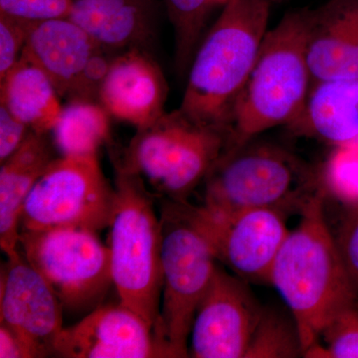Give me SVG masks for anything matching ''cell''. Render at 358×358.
I'll list each match as a JSON object with an SVG mask.
<instances>
[{
  "label": "cell",
  "mask_w": 358,
  "mask_h": 358,
  "mask_svg": "<svg viewBox=\"0 0 358 358\" xmlns=\"http://www.w3.org/2000/svg\"><path fill=\"white\" fill-rule=\"evenodd\" d=\"M287 1H289V0H273V4H281Z\"/></svg>",
  "instance_id": "31"
},
{
  "label": "cell",
  "mask_w": 358,
  "mask_h": 358,
  "mask_svg": "<svg viewBox=\"0 0 358 358\" xmlns=\"http://www.w3.org/2000/svg\"><path fill=\"white\" fill-rule=\"evenodd\" d=\"M72 0H0V13L25 21L69 17Z\"/></svg>",
  "instance_id": "26"
},
{
  "label": "cell",
  "mask_w": 358,
  "mask_h": 358,
  "mask_svg": "<svg viewBox=\"0 0 358 358\" xmlns=\"http://www.w3.org/2000/svg\"><path fill=\"white\" fill-rule=\"evenodd\" d=\"M336 240L346 272L358 294V207L352 208Z\"/></svg>",
  "instance_id": "28"
},
{
  "label": "cell",
  "mask_w": 358,
  "mask_h": 358,
  "mask_svg": "<svg viewBox=\"0 0 358 358\" xmlns=\"http://www.w3.org/2000/svg\"><path fill=\"white\" fill-rule=\"evenodd\" d=\"M322 182L341 203L358 207V143L334 147L322 169Z\"/></svg>",
  "instance_id": "24"
},
{
  "label": "cell",
  "mask_w": 358,
  "mask_h": 358,
  "mask_svg": "<svg viewBox=\"0 0 358 358\" xmlns=\"http://www.w3.org/2000/svg\"><path fill=\"white\" fill-rule=\"evenodd\" d=\"M53 355L66 358L171 357L145 320L122 303L98 306L54 341Z\"/></svg>",
  "instance_id": "12"
},
{
  "label": "cell",
  "mask_w": 358,
  "mask_h": 358,
  "mask_svg": "<svg viewBox=\"0 0 358 358\" xmlns=\"http://www.w3.org/2000/svg\"><path fill=\"white\" fill-rule=\"evenodd\" d=\"M305 355L293 317L263 308L244 358H294Z\"/></svg>",
  "instance_id": "23"
},
{
  "label": "cell",
  "mask_w": 358,
  "mask_h": 358,
  "mask_svg": "<svg viewBox=\"0 0 358 358\" xmlns=\"http://www.w3.org/2000/svg\"><path fill=\"white\" fill-rule=\"evenodd\" d=\"M63 307L48 282L21 254L7 259L0 275V322L24 339L37 357L53 355Z\"/></svg>",
  "instance_id": "13"
},
{
  "label": "cell",
  "mask_w": 358,
  "mask_h": 358,
  "mask_svg": "<svg viewBox=\"0 0 358 358\" xmlns=\"http://www.w3.org/2000/svg\"><path fill=\"white\" fill-rule=\"evenodd\" d=\"M167 84L159 64L141 47L115 56L103 80L99 103L110 115L136 129L164 114Z\"/></svg>",
  "instance_id": "14"
},
{
  "label": "cell",
  "mask_w": 358,
  "mask_h": 358,
  "mask_svg": "<svg viewBox=\"0 0 358 358\" xmlns=\"http://www.w3.org/2000/svg\"><path fill=\"white\" fill-rule=\"evenodd\" d=\"M0 103L31 131L47 134L55 127L63 107L48 76L24 57L0 80Z\"/></svg>",
  "instance_id": "20"
},
{
  "label": "cell",
  "mask_w": 358,
  "mask_h": 358,
  "mask_svg": "<svg viewBox=\"0 0 358 358\" xmlns=\"http://www.w3.org/2000/svg\"><path fill=\"white\" fill-rule=\"evenodd\" d=\"M301 215L275 256L268 282L288 305L306 353L319 343L336 313L357 303L358 294L327 225L324 189L308 202Z\"/></svg>",
  "instance_id": "1"
},
{
  "label": "cell",
  "mask_w": 358,
  "mask_h": 358,
  "mask_svg": "<svg viewBox=\"0 0 358 358\" xmlns=\"http://www.w3.org/2000/svg\"><path fill=\"white\" fill-rule=\"evenodd\" d=\"M27 126L0 103V162H4L20 147L30 133Z\"/></svg>",
  "instance_id": "29"
},
{
  "label": "cell",
  "mask_w": 358,
  "mask_h": 358,
  "mask_svg": "<svg viewBox=\"0 0 358 358\" xmlns=\"http://www.w3.org/2000/svg\"><path fill=\"white\" fill-rule=\"evenodd\" d=\"M115 189L103 176L98 155H61L47 167L26 200L20 231L59 227H109Z\"/></svg>",
  "instance_id": "9"
},
{
  "label": "cell",
  "mask_w": 358,
  "mask_h": 358,
  "mask_svg": "<svg viewBox=\"0 0 358 358\" xmlns=\"http://www.w3.org/2000/svg\"><path fill=\"white\" fill-rule=\"evenodd\" d=\"M262 312L243 279L217 267L193 320L189 357L244 358Z\"/></svg>",
  "instance_id": "11"
},
{
  "label": "cell",
  "mask_w": 358,
  "mask_h": 358,
  "mask_svg": "<svg viewBox=\"0 0 358 358\" xmlns=\"http://www.w3.org/2000/svg\"><path fill=\"white\" fill-rule=\"evenodd\" d=\"M37 358L31 346L0 322V358Z\"/></svg>",
  "instance_id": "30"
},
{
  "label": "cell",
  "mask_w": 358,
  "mask_h": 358,
  "mask_svg": "<svg viewBox=\"0 0 358 358\" xmlns=\"http://www.w3.org/2000/svg\"><path fill=\"white\" fill-rule=\"evenodd\" d=\"M230 145L226 131L195 124L176 110L136 129L117 166L174 202H183Z\"/></svg>",
  "instance_id": "6"
},
{
  "label": "cell",
  "mask_w": 358,
  "mask_h": 358,
  "mask_svg": "<svg viewBox=\"0 0 358 358\" xmlns=\"http://www.w3.org/2000/svg\"><path fill=\"white\" fill-rule=\"evenodd\" d=\"M313 169L270 143L229 148L204 179L203 206L215 211H301L322 190Z\"/></svg>",
  "instance_id": "5"
},
{
  "label": "cell",
  "mask_w": 358,
  "mask_h": 358,
  "mask_svg": "<svg viewBox=\"0 0 358 358\" xmlns=\"http://www.w3.org/2000/svg\"><path fill=\"white\" fill-rule=\"evenodd\" d=\"M162 307L159 338L173 357H187L193 320L215 274V255L178 203L162 212Z\"/></svg>",
  "instance_id": "7"
},
{
  "label": "cell",
  "mask_w": 358,
  "mask_h": 358,
  "mask_svg": "<svg viewBox=\"0 0 358 358\" xmlns=\"http://www.w3.org/2000/svg\"><path fill=\"white\" fill-rule=\"evenodd\" d=\"M46 134L30 131L0 169V247L7 259L20 255V221L35 183L55 159Z\"/></svg>",
  "instance_id": "17"
},
{
  "label": "cell",
  "mask_w": 358,
  "mask_h": 358,
  "mask_svg": "<svg viewBox=\"0 0 358 358\" xmlns=\"http://www.w3.org/2000/svg\"><path fill=\"white\" fill-rule=\"evenodd\" d=\"M176 33V64L179 74L189 70L214 0H164Z\"/></svg>",
  "instance_id": "22"
},
{
  "label": "cell",
  "mask_w": 358,
  "mask_h": 358,
  "mask_svg": "<svg viewBox=\"0 0 358 358\" xmlns=\"http://www.w3.org/2000/svg\"><path fill=\"white\" fill-rule=\"evenodd\" d=\"M199 231L217 260L241 279L268 282L278 252L289 231L284 213L274 209L215 211L176 202Z\"/></svg>",
  "instance_id": "10"
},
{
  "label": "cell",
  "mask_w": 358,
  "mask_h": 358,
  "mask_svg": "<svg viewBox=\"0 0 358 358\" xmlns=\"http://www.w3.org/2000/svg\"><path fill=\"white\" fill-rule=\"evenodd\" d=\"M99 47L69 18H56L29 23L21 57L43 71L59 96L71 99Z\"/></svg>",
  "instance_id": "16"
},
{
  "label": "cell",
  "mask_w": 358,
  "mask_h": 358,
  "mask_svg": "<svg viewBox=\"0 0 358 358\" xmlns=\"http://www.w3.org/2000/svg\"><path fill=\"white\" fill-rule=\"evenodd\" d=\"M308 8L288 13L268 30L231 112V147L275 127H291L303 113L313 80L308 67Z\"/></svg>",
  "instance_id": "3"
},
{
  "label": "cell",
  "mask_w": 358,
  "mask_h": 358,
  "mask_svg": "<svg viewBox=\"0 0 358 358\" xmlns=\"http://www.w3.org/2000/svg\"><path fill=\"white\" fill-rule=\"evenodd\" d=\"M29 22L0 13V80L20 61Z\"/></svg>",
  "instance_id": "27"
},
{
  "label": "cell",
  "mask_w": 358,
  "mask_h": 358,
  "mask_svg": "<svg viewBox=\"0 0 358 358\" xmlns=\"http://www.w3.org/2000/svg\"><path fill=\"white\" fill-rule=\"evenodd\" d=\"M273 0H227L189 67L179 110L228 134L231 112L268 32Z\"/></svg>",
  "instance_id": "2"
},
{
  "label": "cell",
  "mask_w": 358,
  "mask_h": 358,
  "mask_svg": "<svg viewBox=\"0 0 358 358\" xmlns=\"http://www.w3.org/2000/svg\"><path fill=\"white\" fill-rule=\"evenodd\" d=\"M306 50L313 83L358 79V0L308 8Z\"/></svg>",
  "instance_id": "15"
},
{
  "label": "cell",
  "mask_w": 358,
  "mask_h": 358,
  "mask_svg": "<svg viewBox=\"0 0 358 358\" xmlns=\"http://www.w3.org/2000/svg\"><path fill=\"white\" fill-rule=\"evenodd\" d=\"M20 250L48 282L63 310L100 306L113 285L109 246L96 231L79 227L20 231Z\"/></svg>",
  "instance_id": "8"
},
{
  "label": "cell",
  "mask_w": 358,
  "mask_h": 358,
  "mask_svg": "<svg viewBox=\"0 0 358 358\" xmlns=\"http://www.w3.org/2000/svg\"><path fill=\"white\" fill-rule=\"evenodd\" d=\"M326 346L319 343L305 353L307 357L358 358L357 303L334 315L322 331Z\"/></svg>",
  "instance_id": "25"
},
{
  "label": "cell",
  "mask_w": 358,
  "mask_h": 358,
  "mask_svg": "<svg viewBox=\"0 0 358 358\" xmlns=\"http://www.w3.org/2000/svg\"><path fill=\"white\" fill-rule=\"evenodd\" d=\"M110 224V274L120 303L133 310L159 339L162 293V218L143 179L117 166Z\"/></svg>",
  "instance_id": "4"
},
{
  "label": "cell",
  "mask_w": 358,
  "mask_h": 358,
  "mask_svg": "<svg viewBox=\"0 0 358 358\" xmlns=\"http://www.w3.org/2000/svg\"><path fill=\"white\" fill-rule=\"evenodd\" d=\"M109 115L100 103L70 101L52 129L61 155H98L110 140Z\"/></svg>",
  "instance_id": "21"
},
{
  "label": "cell",
  "mask_w": 358,
  "mask_h": 358,
  "mask_svg": "<svg viewBox=\"0 0 358 358\" xmlns=\"http://www.w3.org/2000/svg\"><path fill=\"white\" fill-rule=\"evenodd\" d=\"M289 128L334 147L358 143V79L313 83L303 113Z\"/></svg>",
  "instance_id": "19"
},
{
  "label": "cell",
  "mask_w": 358,
  "mask_h": 358,
  "mask_svg": "<svg viewBox=\"0 0 358 358\" xmlns=\"http://www.w3.org/2000/svg\"><path fill=\"white\" fill-rule=\"evenodd\" d=\"M154 8V0H72L68 18L103 48H143L152 34Z\"/></svg>",
  "instance_id": "18"
}]
</instances>
